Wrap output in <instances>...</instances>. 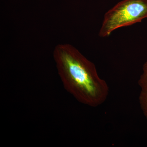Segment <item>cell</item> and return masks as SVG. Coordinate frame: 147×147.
<instances>
[{
  "mask_svg": "<svg viewBox=\"0 0 147 147\" xmlns=\"http://www.w3.org/2000/svg\"><path fill=\"white\" fill-rule=\"evenodd\" d=\"M53 57L65 89L79 102L90 107L102 104L109 87L101 79L94 64L69 44L56 46Z\"/></svg>",
  "mask_w": 147,
  "mask_h": 147,
  "instance_id": "1",
  "label": "cell"
},
{
  "mask_svg": "<svg viewBox=\"0 0 147 147\" xmlns=\"http://www.w3.org/2000/svg\"><path fill=\"white\" fill-rule=\"evenodd\" d=\"M147 17V0H123L105 13L98 35L108 37L117 29L140 23Z\"/></svg>",
  "mask_w": 147,
  "mask_h": 147,
  "instance_id": "2",
  "label": "cell"
},
{
  "mask_svg": "<svg viewBox=\"0 0 147 147\" xmlns=\"http://www.w3.org/2000/svg\"><path fill=\"white\" fill-rule=\"evenodd\" d=\"M139 102L141 109L147 119V90H142L139 96Z\"/></svg>",
  "mask_w": 147,
  "mask_h": 147,
  "instance_id": "3",
  "label": "cell"
},
{
  "mask_svg": "<svg viewBox=\"0 0 147 147\" xmlns=\"http://www.w3.org/2000/svg\"><path fill=\"white\" fill-rule=\"evenodd\" d=\"M138 84L142 90H147V61L143 66V73L140 76Z\"/></svg>",
  "mask_w": 147,
  "mask_h": 147,
  "instance_id": "4",
  "label": "cell"
}]
</instances>
